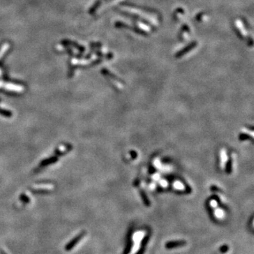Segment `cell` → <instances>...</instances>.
I'll return each mask as SVG.
<instances>
[{"label":"cell","instance_id":"1","mask_svg":"<svg viewBox=\"0 0 254 254\" xmlns=\"http://www.w3.org/2000/svg\"><path fill=\"white\" fill-rule=\"evenodd\" d=\"M86 235V232L82 231L81 233H79L78 234L76 235V236H74L73 239H71L70 241L66 244L65 247H64V249H65L66 251L69 252L73 250V249L77 246L78 243L84 239V237H85Z\"/></svg>","mask_w":254,"mask_h":254},{"label":"cell","instance_id":"2","mask_svg":"<svg viewBox=\"0 0 254 254\" xmlns=\"http://www.w3.org/2000/svg\"><path fill=\"white\" fill-rule=\"evenodd\" d=\"M0 253H1V254H7V253H5V252H4V251H2V250H0Z\"/></svg>","mask_w":254,"mask_h":254}]
</instances>
